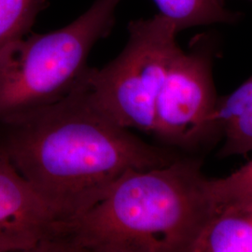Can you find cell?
Masks as SVG:
<instances>
[{"instance_id": "obj_1", "label": "cell", "mask_w": 252, "mask_h": 252, "mask_svg": "<svg viewBox=\"0 0 252 252\" xmlns=\"http://www.w3.org/2000/svg\"><path fill=\"white\" fill-rule=\"evenodd\" d=\"M0 149L65 221L96 204L126 172L176 160L106 114L85 79L55 104L0 121Z\"/></svg>"}, {"instance_id": "obj_2", "label": "cell", "mask_w": 252, "mask_h": 252, "mask_svg": "<svg viewBox=\"0 0 252 252\" xmlns=\"http://www.w3.org/2000/svg\"><path fill=\"white\" fill-rule=\"evenodd\" d=\"M211 208L195 162L130 170L63 222L55 252H190Z\"/></svg>"}, {"instance_id": "obj_3", "label": "cell", "mask_w": 252, "mask_h": 252, "mask_svg": "<svg viewBox=\"0 0 252 252\" xmlns=\"http://www.w3.org/2000/svg\"><path fill=\"white\" fill-rule=\"evenodd\" d=\"M121 0H96L68 26L23 36L0 50V121L55 104L76 90L94 46L115 24Z\"/></svg>"}, {"instance_id": "obj_4", "label": "cell", "mask_w": 252, "mask_h": 252, "mask_svg": "<svg viewBox=\"0 0 252 252\" xmlns=\"http://www.w3.org/2000/svg\"><path fill=\"white\" fill-rule=\"evenodd\" d=\"M124 51L102 68L90 67L85 85L92 99L120 126L153 135L155 104L174 56L179 33L157 14L132 21Z\"/></svg>"}, {"instance_id": "obj_5", "label": "cell", "mask_w": 252, "mask_h": 252, "mask_svg": "<svg viewBox=\"0 0 252 252\" xmlns=\"http://www.w3.org/2000/svg\"><path fill=\"white\" fill-rule=\"evenodd\" d=\"M209 51L181 49L174 56L155 104L153 135L161 141L189 149L214 131L216 106Z\"/></svg>"}, {"instance_id": "obj_6", "label": "cell", "mask_w": 252, "mask_h": 252, "mask_svg": "<svg viewBox=\"0 0 252 252\" xmlns=\"http://www.w3.org/2000/svg\"><path fill=\"white\" fill-rule=\"evenodd\" d=\"M64 221L0 149V252H54Z\"/></svg>"}, {"instance_id": "obj_7", "label": "cell", "mask_w": 252, "mask_h": 252, "mask_svg": "<svg viewBox=\"0 0 252 252\" xmlns=\"http://www.w3.org/2000/svg\"><path fill=\"white\" fill-rule=\"evenodd\" d=\"M190 252H252V196L213 203Z\"/></svg>"}, {"instance_id": "obj_8", "label": "cell", "mask_w": 252, "mask_h": 252, "mask_svg": "<svg viewBox=\"0 0 252 252\" xmlns=\"http://www.w3.org/2000/svg\"><path fill=\"white\" fill-rule=\"evenodd\" d=\"M212 124L225 138L222 157L252 152V77L232 94L217 99Z\"/></svg>"}, {"instance_id": "obj_9", "label": "cell", "mask_w": 252, "mask_h": 252, "mask_svg": "<svg viewBox=\"0 0 252 252\" xmlns=\"http://www.w3.org/2000/svg\"><path fill=\"white\" fill-rule=\"evenodd\" d=\"M160 14L178 31L211 24H232L239 15L226 8L224 0H153Z\"/></svg>"}, {"instance_id": "obj_10", "label": "cell", "mask_w": 252, "mask_h": 252, "mask_svg": "<svg viewBox=\"0 0 252 252\" xmlns=\"http://www.w3.org/2000/svg\"><path fill=\"white\" fill-rule=\"evenodd\" d=\"M47 6V0H0V50L27 36Z\"/></svg>"}, {"instance_id": "obj_11", "label": "cell", "mask_w": 252, "mask_h": 252, "mask_svg": "<svg viewBox=\"0 0 252 252\" xmlns=\"http://www.w3.org/2000/svg\"><path fill=\"white\" fill-rule=\"evenodd\" d=\"M212 203L243 196H252V161L228 177L207 180Z\"/></svg>"}, {"instance_id": "obj_12", "label": "cell", "mask_w": 252, "mask_h": 252, "mask_svg": "<svg viewBox=\"0 0 252 252\" xmlns=\"http://www.w3.org/2000/svg\"><path fill=\"white\" fill-rule=\"evenodd\" d=\"M248 1H250V2H252V0H248Z\"/></svg>"}]
</instances>
